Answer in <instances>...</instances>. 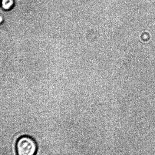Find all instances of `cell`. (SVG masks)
I'll use <instances>...</instances> for the list:
<instances>
[{
    "label": "cell",
    "mask_w": 155,
    "mask_h": 155,
    "mask_svg": "<svg viewBox=\"0 0 155 155\" xmlns=\"http://www.w3.org/2000/svg\"><path fill=\"white\" fill-rule=\"evenodd\" d=\"M16 148L17 155H35L37 151V145L32 137L25 135L18 138Z\"/></svg>",
    "instance_id": "6da1fadb"
}]
</instances>
